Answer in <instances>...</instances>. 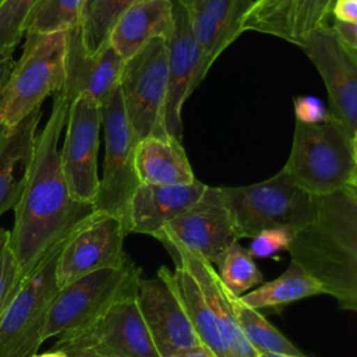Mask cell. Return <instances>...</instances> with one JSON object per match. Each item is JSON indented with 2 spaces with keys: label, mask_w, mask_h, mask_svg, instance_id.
<instances>
[{
  "label": "cell",
  "mask_w": 357,
  "mask_h": 357,
  "mask_svg": "<svg viewBox=\"0 0 357 357\" xmlns=\"http://www.w3.org/2000/svg\"><path fill=\"white\" fill-rule=\"evenodd\" d=\"M68 106L67 96L57 92L45 128L36 138L26 185L14 208L10 247L22 280L96 211L93 204L77 201L71 195L63 173L59 142Z\"/></svg>",
  "instance_id": "cell-1"
},
{
  "label": "cell",
  "mask_w": 357,
  "mask_h": 357,
  "mask_svg": "<svg viewBox=\"0 0 357 357\" xmlns=\"http://www.w3.org/2000/svg\"><path fill=\"white\" fill-rule=\"evenodd\" d=\"M287 252L340 308L357 301V198L346 188L317 197L314 222L293 236Z\"/></svg>",
  "instance_id": "cell-2"
},
{
  "label": "cell",
  "mask_w": 357,
  "mask_h": 357,
  "mask_svg": "<svg viewBox=\"0 0 357 357\" xmlns=\"http://www.w3.org/2000/svg\"><path fill=\"white\" fill-rule=\"evenodd\" d=\"M219 188L238 240L275 227L296 234L317 215V197L298 187L283 169L261 183Z\"/></svg>",
  "instance_id": "cell-3"
},
{
  "label": "cell",
  "mask_w": 357,
  "mask_h": 357,
  "mask_svg": "<svg viewBox=\"0 0 357 357\" xmlns=\"http://www.w3.org/2000/svg\"><path fill=\"white\" fill-rule=\"evenodd\" d=\"M351 132L331 113L324 123L296 121L291 149L283 170L315 197L346 188L356 173Z\"/></svg>",
  "instance_id": "cell-4"
},
{
  "label": "cell",
  "mask_w": 357,
  "mask_h": 357,
  "mask_svg": "<svg viewBox=\"0 0 357 357\" xmlns=\"http://www.w3.org/2000/svg\"><path fill=\"white\" fill-rule=\"evenodd\" d=\"M67 32H26L0 100V127H11L60 92L66 81Z\"/></svg>",
  "instance_id": "cell-5"
},
{
  "label": "cell",
  "mask_w": 357,
  "mask_h": 357,
  "mask_svg": "<svg viewBox=\"0 0 357 357\" xmlns=\"http://www.w3.org/2000/svg\"><path fill=\"white\" fill-rule=\"evenodd\" d=\"M141 268L128 259L120 268L91 272L61 287L50 305L43 337L78 332L100 318L117 300L138 290Z\"/></svg>",
  "instance_id": "cell-6"
},
{
  "label": "cell",
  "mask_w": 357,
  "mask_h": 357,
  "mask_svg": "<svg viewBox=\"0 0 357 357\" xmlns=\"http://www.w3.org/2000/svg\"><path fill=\"white\" fill-rule=\"evenodd\" d=\"M63 247V245H61ZM61 247L49 254L21 283L0 319V357H33L59 291L57 262Z\"/></svg>",
  "instance_id": "cell-7"
},
{
  "label": "cell",
  "mask_w": 357,
  "mask_h": 357,
  "mask_svg": "<svg viewBox=\"0 0 357 357\" xmlns=\"http://www.w3.org/2000/svg\"><path fill=\"white\" fill-rule=\"evenodd\" d=\"M102 127L105 131V162L95 209L119 218L127 230L130 201L141 183L134 166L138 139L127 119L119 86L102 103Z\"/></svg>",
  "instance_id": "cell-8"
},
{
  "label": "cell",
  "mask_w": 357,
  "mask_h": 357,
  "mask_svg": "<svg viewBox=\"0 0 357 357\" xmlns=\"http://www.w3.org/2000/svg\"><path fill=\"white\" fill-rule=\"evenodd\" d=\"M169 79L167 40L156 38L124 61L119 88L137 139L167 135L163 109Z\"/></svg>",
  "instance_id": "cell-9"
},
{
  "label": "cell",
  "mask_w": 357,
  "mask_h": 357,
  "mask_svg": "<svg viewBox=\"0 0 357 357\" xmlns=\"http://www.w3.org/2000/svg\"><path fill=\"white\" fill-rule=\"evenodd\" d=\"M91 349L102 357H160L138 305V290L117 300L86 328L59 336L53 350Z\"/></svg>",
  "instance_id": "cell-10"
},
{
  "label": "cell",
  "mask_w": 357,
  "mask_h": 357,
  "mask_svg": "<svg viewBox=\"0 0 357 357\" xmlns=\"http://www.w3.org/2000/svg\"><path fill=\"white\" fill-rule=\"evenodd\" d=\"M127 234L119 218L95 211L61 247L57 262L59 290L91 272L123 266L130 259L123 248Z\"/></svg>",
  "instance_id": "cell-11"
},
{
  "label": "cell",
  "mask_w": 357,
  "mask_h": 357,
  "mask_svg": "<svg viewBox=\"0 0 357 357\" xmlns=\"http://www.w3.org/2000/svg\"><path fill=\"white\" fill-rule=\"evenodd\" d=\"M102 127V105L78 96L68 106L66 137L60 162L71 195L95 205L99 190L98 151Z\"/></svg>",
  "instance_id": "cell-12"
},
{
  "label": "cell",
  "mask_w": 357,
  "mask_h": 357,
  "mask_svg": "<svg viewBox=\"0 0 357 357\" xmlns=\"http://www.w3.org/2000/svg\"><path fill=\"white\" fill-rule=\"evenodd\" d=\"M165 247L176 245L216 264L238 241L219 187H209L187 212L169 222L156 236Z\"/></svg>",
  "instance_id": "cell-13"
},
{
  "label": "cell",
  "mask_w": 357,
  "mask_h": 357,
  "mask_svg": "<svg viewBox=\"0 0 357 357\" xmlns=\"http://www.w3.org/2000/svg\"><path fill=\"white\" fill-rule=\"evenodd\" d=\"M319 73L329 99V113L351 134L357 126V52L325 25L301 47Z\"/></svg>",
  "instance_id": "cell-14"
},
{
  "label": "cell",
  "mask_w": 357,
  "mask_h": 357,
  "mask_svg": "<svg viewBox=\"0 0 357 357\" xmlns=\"http://www.w3.org/2000/svg\"><path fill=\"white\" fill-rule=\"evenodd\" d=\"M138 305L160 357H173L202 346L172 283V271L160 266L156 276L139 279Z\"/></svg>",
  "instance_id": "cell-15"
},
{
  "label": "cell",
  "mask_w": 357,
  "mask_h": 357,
  "mask_svg": "<svg viewBox=\"0 0 357 357\" xmlns=\"http://www.w3.org/2000/svg\"><path fill=\"white\" fill-rule=\"evenodd\" d=\"M173 31L167 39L169 79L163 109V130L167 135L181 139V110L191 92L204 79L201 49L191 31L184 8L174 0Z\"/></svg>",
  "instance_id": "cell-16"
},
{
  "label": "cell",
  "mask_w": 357,
  "mask_h": 357,
  "mask_svg": "<svg viewBox=\"0 0 357 357\" xmlns=\"http://www.w3.org/2000/svg\"><path fill=\"white\" fill-rule=\"evenodd\" d=\"M124 60L107 40L91 53L84 45L81 25L67 31L66 81L61 92L73 102L88 96L102 105L119 86Z\"/></svg>",
  "instance_id": "cell-17"
},
{
  "label": "cell",
  "mask_w": 357,
  "mask_h": 357,
  "mask_svg": "<svg viewBox=\"0 0 357 357\" xmlns=\"http://www.w3.org/2000/svg\"><path fill=\"white\" fill-rule=\"evenodd\" d=\"M336 0H252L241 29L278 36L300 47L328 24Z\"/></svg>",
  "instance_id": "cell-18"
},
{
  "label": "cell",
  "mask_w": 357,
  "mask_h": 357,
  "mask_svg": "<svg viewBox=\"0 0 357 357\" xmlns=\"http://www.w3.org/2000/svg\"><path fill=\"white\" fill-rule=\"evenodd\" d=\"M185 11L201 49L202 77L241 33L243 18L252 0H174Z\"/></svg>",
  "instance_id": "cell-19"
},
{
  "label": "cell",
  "mask_w": 357,
  "mask_h": 357,
  "mask_svg": "<svg viewBox=\"0 0 357 357\" xmlns=\"http://www.w3.org/2000/svg\"><path fill=\"white\" fill-rule=\"evenodd\" d=\"M166 248L174 264L187 269L198 283L208 307L218 321L229 357H259L244 337L231 303V293L225 287L212 264L181 247L167 245Z\"/></svg>",
  "instance_id": "cell-20"
},
{
  "label": "cell",
  "mask_w": 357,
  "mask_h": 357,
  "mask_svg": "<svg viewBox=\"0 0 357 357\" xmlns=\"http://www.w3.org/2000/svg\"><path fill=\"white\" fill-rule=\"evenodd\" d=\"M206 188L199 180L173 185L139 184L128 206V233L155 237L169 222L194 206Z\"/></svg>",
  "instance_id": "cell-21"
},
{
  "label": "cell",
  "mask_w": 357,
  "mask_h": 357,
  "mask_svg": "<svg viewBox=\"0 0 357 357\" xmlns=\"http://www.w3.org/2000/svg\"><path fill=\"white\" fill-rule=\"evenodd\" d=\"M42 107L11 127H0V216L15 208L26 185Z\"/></svg>",
  "instance_id": "cell-22"
},
{
  "label": "cell",
  "mask_w": 357,
  "mask_h": 357,
  "mask_svg": "<svg viewBox=\"0 0 357 357\" xmlns=\"http://www.w3.org/2000/svg\"><path fill=\"white\" fill-rule=\"evenodd\" d=\"M174 25L172 0H141L114 24L109 42L126 61L156 38L169 39Z\"/></svg>",
  "instance_id": "cell-23"
},
{
  "label": "cell",
  "mask_w": 357,
  "mask_h": 357,
  "mask_svg": "<svg viewBox=\"0 0 357 357\" xmlns=\"http://www.w3.org/2000/svg\"><path fill=\"white\" fill-rule=\"evenodd\" d=\"M134 166L141 184L173 185L195 181L181 141L170 135H151L135 146Z\"/></svg>",
  "instance_id": "cell-24"
},
{
  "label": "cell",
  "mask_w": 357,
  "mask_h": 357,
  "mask_svg": "<svg viewBox=\"0 0 357 357\" xmlns=\"http://www.w3.org/2000/svg\"><path fill=\"white\" fill-rule=\"evenodd\" d=\"M318 294H324L321 284L297 262L290 261L287 269L280 276L247 291L240 296V300L258 311H280L291 303Z\"/></svg>",
  "instance_id": "cell-25"
},
{
  "label": "cell",
  "mask_w": 357,
  "mask_h": 357,
  "mask_svg": "<svg viewBox=\"0 0 357 357\" xmlns=\"http://www.w3.org/2000/svg\"><path fill=\"white\" fill-rule=\"evenodd\" d=\"M172 283L201 344L212 351L215 357H229L218 321L192 275L183 266L176 265V269L172 271Z\"/></svg>",
  "instance_id": "cell-26"
},
{
  "label": "cell",
  "mask_w": 357,
  "mask_h": 357,
  "mask_svg": "<svg viewBox=\"0 0 357 357\" xmlns=\"http://www.w3.org/2000/svg\"><path fill=\"white\" fill-rule=\"evenodd\" d=\"M231 303L244 337L258 353H273L304 357V354L258 310L245 305L240 297L231 294Z\"/></svg>",
  "instance_id": "cell-27"
},
{
  "label": "cell",
  "mask_w": 357,
  "mask_h": 357,
  "mask_svg": "<svg viewBox=\"0 0 357 357\" xmlns=\"http://www.w3.org/2000/svg\"><path fill=\"white\" fill-rule=\"evenodd\" d=\"M141 0H85L81 31L88 52H98L107 40L117 20Z\"/></svg>",
  "instance_id": "cell-28"
},
{
  "label": "cell",
  "mask_w": 357,
  "mask_h": 357,
  "mask_svg": "<svg viewBox=\"0 0 357 357\" xmlns=\"http://www.w3.org/2000/svg\"><path fill=\"white\" fill-rule=\"evenodd\" d=\"M218 275L225 287L236 297L262 283L264 276L247 248L234 241L216 262Z\"/></svg>",
  "instance_id": "cell-29"
},
{
  "label": "cell",
  "mask_w": 357,
  "mask_h": 357,
  "mask_svg": "<svg viewBox=\"0 0 357 357\" xmlns=\"http://www.w3.org/2000/svg\"><path fill=\"white\" fill-rule=\"evenodd\" d=\"M85 0H39L29 13L24 32H67L77 26Z\"/></svg>",
  "instance_id": "cell-30"
},
{
  "label": "cell",
  "mask_w": 357,
  "mask_h": 357,
  "mask_svg": "<svg viewBox=\"0 0 357 357\" xmlns=\"http://www.w3.org/2000/svg\"><path fill=\"white\" fill-rule=\"evenodd\" d=\"M39 0L0 1V53L14 52L24 32V24Z\"/></svg>",
  "instance_id": "cell-31"
},
{
  "label": "cell",
  "mask_w": 357,
  "mask_h": 357,
  "mask_svg": "<svg viewBox=\"0 0 357 357\" xmlns=\"http://www.w3.org/2000/svg\"><path fill=\"white\" fill-rule=\"evenodd\" d=\"M21 283L18 265L10 247V231L0 229V319Z\"/></svg>",
  "instance_id": "cell-32"
},
{
  "label": "cell",
  "mask_w": 357,
  "mask_h": 357,
  "mask_svg": "<svg viewBox=\"0 0 357 357\" xmlns=\"http://www.w3.org/2000/svg\"><path fill=\"white\" fill-rule=\"evenodd\" d=\"M293 236L290 230L283 227L266 229L251 238L247 250L252 258H271L282 251H287Z\"/></svg>",
  "instance_id": "cell-33"
},
{
  "label": "cell",
  "mask_w": 357,
  "mask_h": 357,
  "mask_svg": "<svg viewBox=\"0 0 357 357\" xmlns=\"http://www.w3.org/2000/svg\"><path fill=\"white\" fill-rule=\"evenodd\" d=\"M294 114L298 123L304 124H319L324 123L329 112L321 99L310 95H303L294 98Z\"/></svg>",
  "instance_id": "cell-34"
},
{
  "label": "cell",
  "mask_w": 357,
  "mask_h": 357,
  "mask_svg": "<svg viewBox=\"0 0 357 357\" xmlns=\"http://www.w3.org/2000/svg\"><path fill=\"white\" fill-rule=\"evenodd\" d=\"M332 15L337 22L357 24V0H336Z\"/></svg>",
  "instance_id": "cell-35"
},
{
  "label": "cell",
  "mask_w": 357,
  "mask_h": 357,
  "mask_svg": "<svg viewBox=\"0 0 357 357\" xmlns=\"http://www.w3.org/2000/svg\"><path fill=\"white\" fill-rule=\"evenodd\" d=\"M14 64H15V60L13 57V52L0 53V100Z\"/></svg>",
  "instance_id": "cell-36"
},
{
  "label": "cell",
  "mask_w": 357,
  "mask_h": 357,
  "mask_svg": "<svg viewBox=\"0 0 357 357\" xmlns=\"http://www.w3.org/2000/svg\"><path fill=\"white\" fill-rule=\"evenodd\" d=\"M173 357H215L212 351H209L206 347L204 346H197L192 349H188L185 351H181Z\"/></svg>",
  "instance_id": "cell-37"
},
{
  "label": "cell",
  "mask_w": 357,
  "mask_h": 357,
  "mask_svg": "<svg viewBox=\"0 0 357 357\" xmlns=\"http://www.w3.org/2000/svg\"><path fill=\"white\" fill-rule=\"evenodd\" d=\"M61 351H64L68 357H102L100 354L91 349H67Z\"/></svg>",
  "instance_id": "cell-38"
},
{
  "label": "cell",
  "mask_w": 357,
  "mask_h": 357,
  "mask_svg": "<svg viewBox=\"0 0 357 357\" xmlns=\"http://www.w3.org/2000/svg\"><path fill=\"white\" fill-rule=\"evenodd\" d=\"M33 357H68L64 351H61V350H50V351H47V353H42V354H35Z\"/></svg>",
  "instance_id": "cell-39"
},
{
  "label": "cell",
  "mask_w": 357,
  "mask_h": 357,
  "mask_svg": "<svg viewBox=\"0 0 357 357\" xmlns=\"http://www.w3.org/2000/svg\"><path fill=\"white\" fill-rule=\"evenodd\" d=\"M351 146H353V155H354V160L357 163V126L351 134Z\"/></svg>",
  "instance_id": "cell-40"
},
{
  "label": "cell",
  "mask_w": 357,
  "mask_h": 357,
  "mask_svg": "<svg viewBox=\"0 0 357 357\" xmlns=\"http://www.w3.org/2000/svg\"><path fill=\"white\" fill-rule=\"evenodd\" d=\"M346 190H349V191L357 198V181H351V183L346 187Z\"/></svg>",
  "instance_id": "cell-41"
},
{
  "label": "cell",
  "mask_w": 357,
  "mask_h": 357,
  "mask_svg": "<svg viewBox=\"0 0 357 357\" xmlns=\"http://www.w3.org/2000/svg\"><path fill=\"white\" fill-rule=\"evenodd\" d=\"M259 357H297V356H286V354H273V353H261ZM305 357V356H304Z\"/></svg>",
  "instance_id": "cell-42"
},
{
  "label": "cell",
  "mask_w": 357,
  "mask_h": 357,
  "mask_svg": "<svg viewBox=\"0 0 357 357\" xmlns=\"http://www.w3.org/2000/svg\"><path fill=\"white\" fill-rule=\"evenodd\" d=\"M346 310H353V311H357V301H354L353 304H350Z\"/></svg>",
  "instance_id": "cell-43"
},
{
  "label": "cell",
  "mask_w": 357,
  "mask_h": 357,
  "mask_svg": "<svg viewBox=\"0 0 357 357\" xmlns=\"http://www.w3.org/2000/svg\"><path fill=\"white\" fill-rule=\"evenodd\" d=\"M0 1H1V0H0Z\"/></svg>",
  "instance_id": "cell-44"
}]
</instances>
